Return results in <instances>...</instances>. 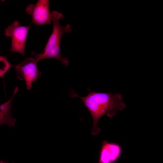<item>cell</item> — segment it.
I'll return each instance as SVG.
<instances>
[{"label":"cell","instance_id":"1","mask_svg":"<svg viewBox=\"0 0 163 163\" xmlns=\"http://www.w3.org/2000/svg\"><path fill=\"white\" fill-rule=\"evenodd\" d=\"M88 90L89 93L85 97L79 96L72 89L69 96L80 98L88 109L93 120L91 134L95 136L101 131L98 123L103 116L106 114L108 117L112 118L116 115L117 111L125 109L126 106L123 101L122 95L120 94L91 92L89 88Z\"/></svg>","mask_w":163,"mask_h":163},{"label":"cell","instance_id":"6","mask_svg":"<svg viewBox=\"0 0 163 163\" xmlns=\"http://www.w3.org/2000/svg\"><path fill=\"white\" fill-rule=\"evenodd\" d=\"M122 152L119 144L104 140L100 150L97 163H114L120 157Z\"/></svg>","mask_w":163,"mask_h":163},{"label":"cell","instance_id":"2","mask_svg":"<svg viewBox=\"0 0 163 163\" xmlns=\"http://www.w3.org/2000/svg\"><path fill=\"white\" fill-rule=\"evenodd\" d=\"M52 20L53 22V30L49 38L43 52L37 54L33 52L32 55L38 62L40 60L48 58H54L58 60L65 66L69 64L68 58H63L60 53V41L62 35L65 33H70L72 31V26L69 24L62 26L60 22L63 15L56 11L51 13Z\"/></svg>","mask_w":163,"mask_h":163},{"label":"cell","instance_id":"5","mask_svg":"<svg viewBox=\"0 0 163 163\" xmlns=\"http://www.w3.org/2000/svg\"><path fill=\"white\" fill-rule=\"evenodd\" d=\"M49 0H39L34 5L29 4L26 7L27 14L31 15L33 24L37 26L50 24L52 17L49 9Z\"/></svg>","mask_w":163,"mask_h":163},{"label":"cell","instance_id":"7","mask_svg":"<svg viewBox=\"0 0 163 163\" xmlns=\"http://www.w3.org/2000/svg\"><path fill=\"white\" fill-rule=\"evenodd\" d=\"M18 89V87H16L10 99L0 105V125H6L10 127L15 125L16 120L11 115V106L13 100Z\"/></svg>","mask_w":163,"mask_h":163},{"label":"cell","instance_id":"9","mask_svg":"<svg viewBox=\"0 0 163 163\" xmlns=\"http://www.w3.org/2000/svg\"><path fill=\"white\" fill-rule=\"evenodd\" d=\"M0 163H9L7 162H5L2 161H0Z\"/></svg>","mask_w":163,"mask_h":163},{"label":"cell","instance_id":"3","mask_svg":"<svg viewBox=\"0 0 163 163\" xmlns=\"http://www.w3.org/2000/svg\"><path fill=\"white\" fill-rule=\"evenodd\" d=\"M30 24L26 26H21L15 20L5 30V34L11 39L12 52L20 53L24 56L26 39Z\"/></svg>","mask_w":163,"mask_h":163},{"label":"cell","instance_id":"4","mask_svg":"<svg viewBox=\"0 0 163 163\" xmlns=\"http://www.w3.org/2000/svg\"><path fill=\"white\" fill-rule=\"evenodd\" d=\"M37 62L34 58H27L15 66L17 77L25 80L28 90L31 89L32 82L40 78L41 76V72L37 68Z\"/></svg>","mask_w":163,"mask_h":163},{"label":"cell","instance_id":"8","mask_svg":"<svg viewBox=\"0 0 163 163\" xmlns=\"http://www.w3.org/2000/svg\"><path fill=\"white\" fill-rule=\"evenodd\" d=\"M13 67L6 57L0 56V77L3 78L8 71Z\"/></svg>","mask_w":163,"mask_h":163}]
</instances>
